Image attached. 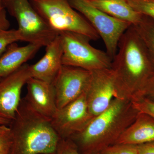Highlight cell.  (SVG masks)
Listing matches in <instances>:
<instances>
[{
    "instance_id": "cell-2",
    "label": "cell",
    "mask_w": 154,
    "mask_h": 154,
    "mask_svg": "<svg viewBox=\"0 0 154 154\" xmlns=\"http://www.w3.org/2000/svg\"><path fill=\"white\" fill-rule=\"evenodd\" d=\"M139 113L131 101L114 98L106 110L94 117L82 131L69 139L81 154H98L115 144Z\"/></svg>"
},
{
    "instance_id": "cell-23",
    "label": "cell",
    "mask_w": 154,
    "mask_h": 154,
    "mask_svg": "<svg viewBox=\"0 0 154 154\" xmlns=\"http://www.w3.org/2000/svg\"><path fill=\"white\" fill-rule=\"evenodd\" d=\"M135 108L141 112L148 114L154 119V103L147 99L139 98L131 101Z\"/></svg>"
},
{
    "instance_id": "cell-19",
    "label": "cell",
    "mask_w": 154,
    "mask_h": 154,
    "mask_svg": "<svg viewBox=\"0 0 154 154\" xmlns=\"http://www.w3.org/2000/svg\"><path fill=\"white\" fill-rule=\"evenodd\" d=\"M140 14L154 19V0H126Z\"/></svg>"
},
{
    "instance_id": "cell-5",
    "label": "cell",
    "mask_w": 154,
    "mask_h": 154,
    "mask_svg": "<svg viewBox=\"0 0 154 154\" xmlns=\"http://www.w3.org/2000/svg\"><path fill=\"white\" fill-rule=\"evenodd\" d=\"M59 35L62 47L63 65L91 72L111 68V58L107 53L92 46L88 37L70 32Z\"/></svg>"
},
{
    "instance_id": "cell-14",
    "label": "cell",
    "mask_w": 154,
    "mask_h": 154,
    "mask_svg": "<svg viewBox=\"0 0 154 154\" xmlns=\"http://www.w3.org/2000/svg\"><path fill=\"white\" fill-rule=\"evenodd\" d=\"M41 48L31 43L23 46H19L16 43L9 45L0 56V80L26 63Z\"/></svg>"
},
{
    "instance_id": "cell-20",
    "label": "cell",
    "mask_w": 154,
    "mask_h": 154,
    "mask_svg": "<svg viewBox=\"0 0 154 154\" xmlns=\"http://www.w3.org/2000/svg\"><path fill=\"white\" fill-rule=\"evenodd\" d=\"M98 154H138L137 145L115 143L105 148Z\"/></svg>"
},
{
    "instance_id": "cell-8",
    "label": "cell",
    "mask_w": 154,
    "mask_h": 154,
    "mask_svg": "<svg viewBox=\"0 0 154 154\" xmlns=\"http://www.w3.org/2000/svg\"><path fill=\"white\" fill-rule=\"evenodd\" d=\"M86 92L64 107L58 109L51 119L53 128L60 138H70L81 132L94 118L88 108Z\"/></svg>"
},
{
    "instance_id": "cell-24",
    "label": "cell",
    "mask_w": 154,
    "mask_h": 154,
    "mask_svg": "<svg viewBox=\"0 0 154 154\" xmlns=\"http://www.w3.org/2000/svg\"><path fill=\"white\" fill-rule=\"evenodd\" d=\"M138 145V154H154V141Z\"/></svg>"
},
{
    "instance_id": "cell-21",
    "label": "cell",
    "mask_w": 154,
    "mask_h": 154,
    "mask_svg": "<svg viewBox=\"0 0 154 154\" xmlns=\"http://www.w3.org/2000/svg\"><path fill=\"white\" fill-rule=\"evenodd\" d=\"M13 137L9 125H0V154H11Z\"/></svg>"
},
{
    "instance_id": "cell-13",
    "label": "cell",
    "mask_w": 154,
    "mask_h": 154,
    "mask_svg": "<svg viewBox=\"0 0 154 154\" xmlns=\"http://www.w3.org/2000/svg\"><path fill=\"white\" fill-rule=\"evenodd\" d=\"M43 57L29 66L31 78L53 84L63 66V50L59 35L46 46Z\"/></svg>"
},
{
    "instance_id": "cell-9",
    "label": "cell",
    "mask_w": 154,
    "mask_h": 154,
    "mask_svg": "<svg viewBox=\"0 0 154 154\" xmlns=\"http://www.w3.org/2000/svg\"><path fill=\"white\" fill-rule=\"evenodd\" d=\"M92 72L63 66L54 82L58 109L64 107L85 93Z\"/></svg>"
},
{
    "instance_id": "cell-11",
    "label": "cell",
    "mask_w": 154,
    "mask_h": 154,
    "mask_svg": "<svg viewBox=\"0 0 154 154\" xmlns=\"http://www.w3.org/2000/svg\"><path fill=\"white\" fill-rule=\"evenodd\" d=\"M86 94L88 108L94 117L109 107L116 96L115 81L111 68L92 72Z\"/></svg>"
},
{
    "instance_id": "cell-29",
    "label": "cell",
    "mask_w": 154,
    "mask_h": 154,
    "mask_svg": "<svg viewBox=\"0 0 154 154\" xmlns=\"http://www.w3.org/2000/svg\"></svg>"
},
{
    "instance_id": "cell-6",
    "label": "cell",
    "mask_w": 154,
    "mask_h": 154,
    "mask_svg": "<svg viewBox=\"0 0 154 154\" xmlns=\"http://www.w3.org/2000/svg\"><path fill=\"white\" fill-rule=\"evenodd\" d=\"M2 5L17 20L22 41L46 47L59 35L34 8L30 0H2Z\"/></svg>"
},
{
    "instance_id": "cell-7",
    "label": "cell",
    "mask_w": 154,
    "mask_h": 154,
    "mask_svg": "<svg viewBox=\"0 0 154 154\" xmlns=\"http://www.w3.org/2000/svg\"><path fill=\"white\" fill-rule=\"evenodd\" d=\"M72 7L85 17L104 42L106 53L113 60L119 42L130 26L128 22L116 19L97 8L88 0H68Z\"/></svg>"
},
{
    "instance_id": "cell-16",
    "label": "cell",
    "mask_w": 154,
    "mask_h": 154,
    "mask_svg": "<svg viewBox=\"0 0 154 154\" xmlns=\"http://www.w3.org/2000/svg\"><path fill=\"white\" fill-rule=\"evenodd\" d=\"M92 5L110 15L132 25L140 23L143 17L133 8L126 0H88Z\"/></svg>"
},
{
    "instance_id": "cell-27",
    "label": "cell",
    "mask_w": 154,
    "mask_h": 154,
    "mask_svg": "<svg viewBox=\"0 0 154 154\" xmlns=\"http://www.w3.org/2000/svg\"><path fill=\"white\" fill-rule=\"evenodd\" d=\"M11 122V121L0 117V125H9Z\"/></svg>"
},
{
    "instance_id": "cell-18",
    "label": "cell",
    "mask_w": 154,
    "mask_h": 154,
    "mask_svg": "<svg viewBox=\"0 0 154 154\" xmlns=\"http://www.w3.org/2000/svg\"><path fill=\"white\" fill-rule=\"evenodd\" d=\"M18 41H22L21 33L17 29H8L0 31V56L9 45Z\"/></svg>"
},
{
    "instance_id": "cell-4",
    "label": "cell",
    "mask_w": 154,
    "mask_h": 154,
    "mask_svg": "<svg viewBox=\"0 0 154 154\" xmlns=\"http://www.w3.org/2000/svg\"><path fill=\"white\" fill-rule=\"evenodd\" d=\"M34 8L58 34L73 32L97 40L99 35L68 0H30Z\"/></svg>"
},
{
    "instance_id": "cell-22",
    "label": "cell",
    "mask_w": 154,
    "mask_h": 154,
    "mask_svg": "<svg viewBox=\"0 0 154 154\" xmlns=\"http://www.w3.org/2000/svg\"><path fill=\"white\" fill-rule=\"evenodd\" d=\"M55 154H82L69 138L60 139Z\"/></svg>"
},
{
    "instance_id": "cell-10",
    "label": "cell",
    "mask_w": 154,
    "mask_h": 154,
    "mask_svg": "<svg viewBox=\"0 0 154 154\" xmlns=\"http://www.w3.org/2000/svg\"><path fill=\"white\" fill-rule=\"evenodd\" d=\"M29 66L25 63L0 80V117L11 122L15 118L22 88L31 77Z\"/></svg>"
},
{
    "instance_id": "cell-3",
    "label": "cell",
    "mask_w": 154,
    "mask_h": 154,
    "mask_svg": "<svg viewBox=\"0 0 154 154\" xmlns=\"http://www.w3.org/2000/svg\"><path fill=\"white\" fill-rule=\"evenodd\" d=\"M13 137L11 154H55L60 137L50 120L33 110L22 99L10 125Z\"/></svg>"
},
{
    "instance_id": "cell-28",
    "label": "cell",
    "mask_w": 154,
    "mask_h": 154,
    "mask_svg": "<svg viewBox=\"0 0 154 154\" xmlns=\"http://www.w3.org/2000/svg\"><path fill=\"white\" fill-rule=\"evenodd\" d=\"M4 8L2 5V0H0V11Z\"/></svg>"
},
{
    "instance_id": "cell-26",
    "label": "cell",
    "mask_w": 154,
    "mask_h": 154,
    "mask_svg": "<svg viewBox=\"0 0 154 154\" xmlns=\"http://www.w3.org/2000/svg\"><path fill=\"white\" fill-rule=\"evenodd\" d=\"M139 98L147 99L154 103V81L145 90Z\"/></svg>"
},
{
    "instance_id": "cell-1",
    "label": "cell",
    "mask_w": 154,
    "mask_h": 154,
    "mask_svg": "<svg viewBox=\"0 0 154 154\" xmlns=\"http://www.w3.org/2000/svg\"><path fill=\"white\" fill-rule=\"evenodd\" d=\"M115 98L133 101L154 81V63L133 25L125 32L112 60Z\"/></svg>"
},
{
    "instance_id": "cell-25",
    "label": "cell",
    "mask_w": 154,
    "mask_h": 154,
    "mask_svg": "<svg viewBox=\"0 0 154 154\" xmlns=\"http://www.w3.org/2000/svg\"><path fill=\"white\" fill-rule=\"evenodd\" d=\"M11 26V23L7 17V11L5 8L0 11V31L8 30Z\"/></svg>"
},
{
    "instance_id": "cell-15",
    "label": "cell",
    "mask_w": 154,
    "mask_h": 154,
    "mask_svg": "<svg viewBox=\"0 0 154 154\" xmlns=\"http://www.w3.org/2000/svg\"><path fill=\"white\" fill-rule=\"evenodd\" d=\"M154 141V119L139 112L132 124L122 134L115 143L139 145Z\"/></svg>"
},
{
    "instance_id": "cell-17",
    "label": "cell",
    "mask_w": 154,
    "mask_h": 154,
    "mask_svg": "<svg viewBox=\"0 0 154 154\" xmlns=\"http://www.w3.org/2000/svg\"><path fill=\"white\" fill-rule=\"evenodd\" d=\"M133 26L142 39L154 63V19L144 16L140 23Z\"/></svg>"
},
{
    "instance_id": "cell-12",
    "label": "cell",
    "mask_w": 154,
    "mask_h": 154,
    "mask_svg": "<svg viewBox=\"0 0 154 154\" xmlns=\"http://www.w3.org/2000/svg\"><path fill=\"white\" fill-rule=\"evenodd\" d=\"M26 85L28 93L24 99L33 110L51 120L58 110L53 85L31 77Z\"/></svg>"
}]
</instances>
